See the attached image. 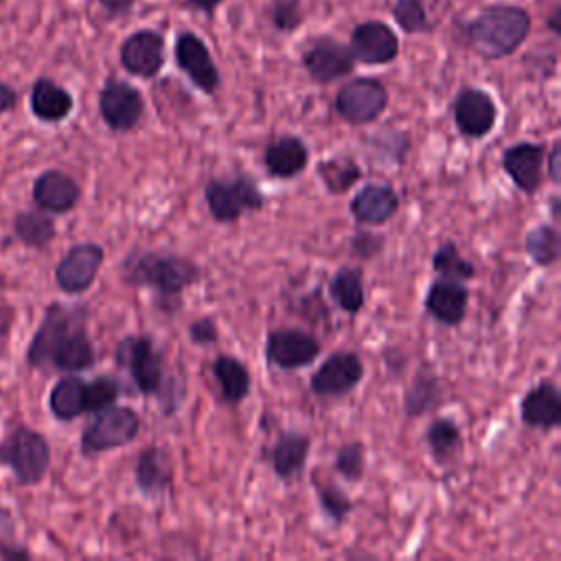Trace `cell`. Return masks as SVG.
<instances>
[{
	"mask_svg": "<svg viewBox=\"0 0 561 561\" xmlns=\"http://www.w3.org/2000/svg\"><path fill=\"white\" fill-rule=\"evenodd\" d=\"M524 248L528 252V256L541 265L548 267L552 263H557L559 254H561V237L559 230L552 224H539L535 226L526 237H524Z\"/></svg>",
	"mask_w": 561,
	"mask_h": 561,
	"instance_id": "d6a6232c",
	"label": "cell"
},
{
	"mask_svg": "<svg viewBox=\"0 0 561 561\" xmlns=\"http://www.w3.org/2000/svg\"><path fill=\"white\" fill-rule=\"evenodd\" d=\"M318 500H320V506L327 513V517L333 519L335 524L344 522V517L353 511L351 497L342 489H337L333 484L318 486Z\"/></svg>",
	"mask_w": 561,
	"mask_h": 561,
	"instance_id": "74e56055",
	"label": "cell"
},
{
	"mask_svg": "<svg viewBox=\"0 0 561 561\" xmlns=\"http://www.w3.org/2000/svg\"><path fill=\"white\" fill-rule=\"evenodd\" d=\"M0 465L13 471L18 484H37L50 467V445L44 434L26 425H18L0 443Z\"/></svg>",
	"mask_w": 561,
	"mask_h": 561,
	"instance_id": "277c9868",
	"label": "cell"
},
{
	"mask_svg": "<svg viewBox=\"0 0 561 561\" xmlns=\"http://www.w3.org/2000/svg\"><path fill=\"white\" fill-rule=\"evenodd\" d=\"M381 243H383V239L377 237V234H373V232H357V234L353 237V241H351V250H353L357 256L368 259V256H373V254H377V252L381 250Z\"/></svg>",
	"mask_w": 561,
	"mask_h": 561,
	"instance_id": "60d3db41",
	"label": "cell"
},
{
	"mask_svg": "<svg viewBox=\"0 0 561 561\" xmlns=\"http://www.w3.org/2000/svg\"><path fill=\"white\" fill-rule=\"evenodd\" d=\"M118 394L121 383L110 375H101L92 381H85V412H99L103 408L114 405Z\"/></svg>",
	"mask_w": 561,
	"mask_h": 561,
	"instance_id": "d590c367",
	"label": "cell"
},
{
	"mask_svg": "<svg viewBox=\"0 0 561 561\" xmlns=\"http://www.w3.org/2000/svg\"><path fill=\"white\" fill-rule=\"evenodd\" d=\"M121 272L125 283L151 287L160 298H178L199 278V267L184 256L140 250L123 261Z\"/></svg>",
	"mask_w": 561,
	"mask_h": 561,
	"instance_id": "3957f363",
	"label": "cell"
},
{
	"mask_svg": "<svg viewBox=\"0 0 561 561\" xmlns=\"http://www.w3.org/2000/svg\"><path fill=\"white\" fill-rule=\"evenodd\" d=\"M79 197V184L64 171L48 169L33 182V202L46 213H68L77 206Z\"/></svg>",
	"mask_w": 561,
	"mask_h": 561,
	"instance_id": "d6986e66",
	"label": "cell"
},
{
	"mask_svg": "<svg viewBox=\"0 0 561 561\" xmlns=\"http://www.w3.org/2000/svg\"><path fill=\"white\" fill-rule=\"evenodd\" d=\"M121 64L129 75L151 79L164 66V39L151 28L131 33L121 46Z\"/></svg>",
	"mask_w": 561,
	"mask_h": 561,
	"instance_id": "2e32d148",
	"label": "cell"
},
{
	"mask_svg": "<svg viewBox=\"0 0 561 561\" xmlns=\"http://www.w3.org/2000/svg\"><path fill=\"white\" fill-rule=\"evenodd\" d=\"M48 408L55 419L72 421L85 412V381L81 377H61L48 397Z\"/></svg>",
	"mask_w": 561,
	"mask_h": 561,
	"instance_id": "4316f807",
	"label": "cell"
},
{
	"mask_svg": "<svg viewBox=\"0 0 561 561\" xmlns=\"http://www.w3.org/2000/svg\"><path fill=\"white\" fill-rule=\"evenodd\" d=\"M134 478L145 495H160L173 482V462L169 454L162 447H147L140 451Z\"/></svg>",
	"mask_w": 561,
	"mask_h": 561,
	"instance_id": "cb8c5ba5",
	"label": "cell"
},
{
	"mask_svg": "<svg viewBox=\"0 0 561 561\" xmlns=\"http://www.w3.org/2000/svg\"><path fill=\"white\" fill-rule=\"evenodd\" d=\"M72 94L48 77H39L31 88V112L44 123H59L72 112Z\"/></svg>",
	"mask_w": 561,
	"mask_h": 561,
	"instance_id": "d4e9b609",
	"label": "cell"
},
{
	"mask_svg": "<svg viewBox=\"0 0 561 561\" xmlns=\"http://www.w3.org/2000/svg\"><path fill=\"white\" fill-rule=\"evenodd\" d=\"M26 359L33 368L53 366L61 373H79L94 364V346L85 333V309L53 302L28 344Z\"/></svg>",
	"mask_w": 561,
	"mask_h": 561,
	"instance_id": "6da1fadb",
	"label": "cell"
},
{
	"mask_svg": "<svg viewBox=\"0 0 561 561\" xmlns=\"http://www.w3.org/2000/svg\"><path fill=\"white\" fill-rule=\"evenodd\" d=\"M388 105V90L375 77H357L335 94L337 114L351 125H366L381 116Z\"/></svg>",
	"mask_w": 561,
	"mask_h": 561,
	"instance_id": "52a82bcc",
	"label": "cell"
},
{
	"mask_svg": "<svg viewBox=\"0 0 561 561\" xmlns=\"http://www.w3.org/2000/svg\"><path fill=\"white\" fill-rule=\"evenodd\" d=\"M213 375L219 381L221 388V397L228 403H239L250 394V370L245 368V364H241L237 357L232 355H219L213 362Z\"/></svg>",
	"mask_w": 561,
	"mask_h": 561,
	"instance_id": "83f0119b",
	"label": "cell"
},
{
	"mask_svg": "<svg viewBox=\"0 0 561 561\" xmlns=\"http://www.w3.org/2000/svg\"><path fill=\"white\" fill-rule=\"evenodd\" d=\"M335 469L351 482L362 480L364 476V445L353 440L337 449L335 454Z\"/></svg>",
	"mask_w": 561,
	"mask_h": 561,
	"instance_id": "f35d334b",
	"label": "cell"
},
{
	"mask_svg": "<svg viewBox=\"0 0 561 561\" xmlns=\"http://www.w3.org/2000/svg\"><path fill=\"white\" fill-rule=\"evenodd\" d=\"M15 103H18V94H15V90H13L11 85H7L4 81H0V114H2V112L13 110V107H15Z\"/></svg>",
	"mask_w": 561,
	"mask_h": 561,
	"instance_id": "ee69618b",
	"label": "cell"
},
{
	"mask_svg": "<svg viewBox=\"0 0 561 561\" xmlns=\"http://www.w3.org/2000/svg\"><path fill=\"white\" fill-rule=\"evenodd\" d=\"M309 162V149L300 136L285 134L270 140L263 149V164L270 175L291 180L305 171Z\"/></svg>",
	"mask_w": 561,
	"mask_h": 561,
	"instance_id": "44dd1931",
	"label": "cell"
},
{
	"mask_svg": "<svg viewBox=\"0 0 561 561\" xmlns=\"http://www.w3.org/2000/svg\"><path fill=\"white\" fill-rule=\"evenodd\" d=\"M559 162H561V145H559V140H554L550 147V153H548V173L554 184H559V180H561Z\"/></svg>",
	"mask_w": 561,
	"mask_h": 561,
	"instance_id": "7bdbcfd3",
	"label": "cell"
},
{
	"mask_svg": "<svg viewBox=\"0 0 561 561\" xmlns=\"http://www.w3.org/2000/svg\"><path fill=\"white\" fill-rule=\"evenodd\" d=\"M392 18L405 33H419L427 28V15L423 0H390Z\"/></svg>",
	"mask_w": 561,
	"mask_h": 561,
	"instance_id": "8d00e7d4",
	"label": "cell"
},
{
	"mask_svg": "<svg viewBox=\"0 0 561 561\" xmlns=\"http://www.w3.org/2000/svg\"><path fill=\"white\" fill-rule=\"evenodd\" d=\"M9 324H11V316L7 311H0V340L9 333Z\"/></svg>",
	"mask_w": 561,
	"mask_h": 561,
	"instance_id": "7dc6e473",
	"label": "cell"
},
{
	"mask_svg": "<svg viewBox=\"0 0 561 561\" xmlns=\"http://www.w3.org/2000/svg\"><path fill=\"white\" fill-rule=\"evenodd\" d=\"M364 377V364L353 351L329 355L311 375V390L320 397H340L351 392Z\"/></svg>",
	"mask_w": 561,
	"mask_h": 561,
	"instance_id": "7c38bea8",
	"label": "cell"
},
{
	"mask_svg": "<svg viewBox=\"0 0 561 561\" xmlns=\"http://www.w3.org/2000/svg\"><path fill=\"white\" fill-rule=\"evenodd\" d=\"M331 298L346 313H357L364 307V280L359 267H342L329 283Z\"/></svg>",
	"mask_w": 561,
	"mask_h": 561,
	"instance_id": "4dcf8cb0",
	"label": "cell"
},
{
	"mask_svg": "<svg viewBox=\"0 0 561 561\" xmlns=\"http://www.w3.org/2000/svg\"><path fill=\"white\" fill-rule=\"evenodd\" d=\"M309 436L302 432H283L274 447H272V467L274 473L283 480H291L296 476H300V471L305 469L307 456H309Z\"/></svg>",
	"mask_w": 561,
	"mask_h": 561,
	"instance_id": "484cf974",
	"label": "cell"
},
{
	"mask_svg": "<svg viewBox=\"0 0 561 561\" xmlns=\"http://www.w3.org/2000/svg\"><path fill=\"white\" fill-rule=\"evenodd\" d=\"M557 213H559V199L552 197V215H557Z\"/></svg>",
	"mask_w": 561,
	"mask_h": 561,
	"instance_id": "681fc988",
	"label": "cell"
},
{
	"mask_svg": "<svg viewBox=\"0 0 561 561\" xmlns=\"http://www.w3.org/2000/svg\"><path fill=\"white\" fill-rule=\"evenodd\" d=\"M13 234L28 248L42 250L55 239V221L53 217L37 208V210H20L13 217Z\"/></svg>",
	"mask_w": 561,
	"mask_h": 561,
	"instance_id": "f1b7e54d",
	"label": "cell"
},
{
	"mask_svg": "<svg viewBox=\"0 0 561 561\" xmlns=\"http://www.w3.org/2000/svg\"><path fill=\"white\" fill-rule=\"evenodd\" d=\"M557 18H559V11H554V15L550 18V28H552L554 33H559V22H557Z\"/></svg>",
	"mask_w": 561,
	"mask_h": 561,
	"instance_id": "c3c4849f",
	"label": "cell"
},
{
	"mask_svg": "<svg viewBox=\"0 0 561 561\" xmlns=\"http://www.w3.org/2000/svg\"><path fill=\"white\" fill-rule=\"evenodd\" d=\"M188 2H193L197 9H202V11H206V13H213L215 7H217L221 0H188Z\"/></svg>",
	"mask_w": 561,
	"mask_h": 561,
	"instance_id": "bcb514c9",
	"label": "cell"
},
{
	"mask_svg": "<svg viewBox=\"0 0 561 561\" xmlns=\"http://www.w3.org/2000/svg\"><path fill=\"white\" fill-rule=\"evenodd\" d=\"M543 158L546 147L541 142H517L504 149L502 169L522 193L535 195L541 186Z\"/></svg>",
	"mask_w": 561,
	"mask_h": 561,
	"instance_id": "ac0fdd59",
	"label": "cell"
},
{
	"mask_svg": "<svg viewBox=\"0 0 561 561\" xmlns=\"http://www.w3.org/2000/svg\"><path fill=\"white\" fill-rule=\"evenodd\" d=\"M320 355V342L300 329H276L267 335L265 357L272 366L294 370L311 364Z\"/></svg>",
	"mask_w": 561,
	"mask_h": 561,
	"instance_id": "8fae6325",
	"label": "cell"
},
{
	"mask_svg": "<svg viewBox=\"0 0 561 561\" xmlns=\"http://www.w3.org/2000/svg\"><path fill=\"white\" fill-rule=\"evenodd\" d=\"M427 445L430 451L434 456L436 462L447 465L451 460H456L462 451V434L456 421L451 419H436L432 421V425L427 427Z\"/></svg>",
	"mask_w": 561,
	"mask_h": 561,
	"instance_id": "f546056e",
	"label": "cell"
},
{
	"mask_svg": "<svg viewBox=\"0 0 561 561\" xmlns=\"http://www.w3.org/2000/svg\"><path fill=\"white\" fill-rule=\"evenodd\" d=\"M305 70L318 83H331L340 77H346L355 68V57L348 46L322 37L316 39L302 55Z\"/></svg>",
	"mask_w": 561,
	"mask_h": 561,
	"instance_id": "e0dca14e",
	"label": "cell"
},
{
	"mask_svg": "<svg viewBox=\"0 0 561 561\" xmlns=\"http://www.w3.org/2000/svg\"><path fill=\"white\" fill-rule=\"evenodd\" d=\"M188 331H191V340L193 342H197V344H210V342H215L217 340V327H215V320L213 318H199V320H195L191 327H188Z\"/></svg>",
	"mask_w": 561,
	"mask_h": 561,
	"instance_id": "b9f144b4",
	"label": "cell"
},
{
	"mask_svg": "<svg viewBox=\"0 0 561 561\" xmlns=\"http://www.w3.org/2000/svg\"><path fill=\"white\" fill-rule=\"evenodd\" d=\"M399 210V195L390 184H368L351 199L355 221L364 226L386 224Z\"/></svg>",
	"mask_w": 561,
	"mask_h": 561,
	"instance_id": "603a6c76",
	"label": "cell"
},
{
	"mask_svg": "<svg viewBox=\"0 0 561 561\" xmlns=\"http://www.w3.org/2000/svg\"><path fill=\"white\" fill-rule=\"evenodd\" d=\"M454 123L458 131L467 138H482L486 136L497 118V107L491 99L480 88H465L458 92L454 101Z\"/></svg>",
	"mask_w": 561,
	"mask_h": 561,
	"instance_id": "4fadbf2b",
	"label": "cell"
},
{
	"mask_svg": "<svg viewBox=\"0 0 561 561\" xmlns=\"http://www.w3.org/2000/svg\"><path fill=\"white\" fill-rule=\"evenodd\" d=\"M519 416L530 427H541V430L559 427L561 392L554 386V381L543 379L535 388H530L519 403Z\"/></svg>",
	"mask_w": 561,
	"mask_h": 561,
	"instance_id": "7402d4cb",
	"label": "cell"
},
{
	"mask_svg": "<svg viewBox=\"0 0 561 561\" xmlns=\"http://www.w3.org/2000/svg\"><path fill=\"white\" fill-rule=\"evenodd\" d=\"M348 48L357 61L366 66H379L397 57L399 39L386 22L368 20L353 28Z\"/></svg>",
	"mask_w": 561,
	"mask_h": 561,
	"instance_id": "5bb4252c",
	"label": "cell"
},
{
	"mask_svg": "<svg viewBox=\"0 0 561 561\" xmlns=\"http://www.w3.org/2000/svg\"><path fill=\"white\" fill-rule=\"evenodd\" d=\"M270 15L278 31H291L300 22V4L298 0H274Z\"/></svg>",
	"mask_w": 561,
	"mask_h": 561,
	"instance_id": "ab89813d",
	"label": "cell"
},
{
	"mask_svg": "<svg viewBox=\"0 0 561 561\" xmlns=\"http://www.w3.org/2000/svg\"><path fill=\"white\" fill-rule=\"evenodd\" d=\"M116 362L123 366L142 394H158L162 388V359L147 335H129L116 346Z\"/></svg>",
	"mask_w": 561,
	"mask_h": 561,
	"instance_id": "ba28073f",
	"label": "cell"
},
{
	"mask_svg": "<svg viewBox=\"0 0 561 561\" xmlns=\"http://www.w3.org/2000/svg\"><path fill=\"white\" fill-rule=\"evenodd\" d=\"M204 199L210 215L221 224L237 221L243 210H259L265 204L261 188L250 175H237L234 180H208L204 186Z\"/></svg>",
	"mask_w": 561,
	"mask_h": 561,
	"instance_id": "8992f818",
	"label": "cell"
},
{
	"mask_svg": "<svg viewBox=\"0 0 561 561\" xmlns=\"http://www.w3.org/2000/svg\"><path fill=\"white\" fill-rule=\"evenodd\" d=\"M469 305V289L460 280L440 278L434 280L425 296L427 313L440 324L456 327L462 322Z\"/></svg>",
	"mask_w": 561,
	"mask_h": 561,
	"instance_id": "ffe728a7",
	"label": "cell"
},
{
	"mask_svg": "<svg viewBox=\"0 0 561 561\" xmlns=\"http://www.w3.org/2000/svg\"><path fill=\"white\" fill-rule=\"evenodd\" d=\"M440 399V388H438V379L432 373H419L414 383L408 388L405 392V412L410 416H419L423 412H427L430 408H434Z\"/></svg>",
	"mask_w": 561,
	"mask_h": 561,
	"instance_id": "e575fe53",
	"label": "cell"
},
{
	"mask_svg": "<svg viewBox=\"0 0 561 561\" xmlns=\"http://www.w3.org/2000/svg\"><path fill=\"white\" fill-rule=\"evenodd\" d=\"M145 112V101L140 92L121 79H107L99 92V114L103 123L114 131L134 129Z\"/></svg>",
	"mask_w": 561,
	"mask_h": 561,
	"instance_id": "9c48e42d",
	"label": "cell"
},
{
	"mask_svg": "<svg viewBox=\"0 0 561 561\" xmlns=\"http://www.w3.org/2000/svg\"><path fill=\"white\" fill-rule=\"evenodd\" d=\"M530 33V15L515 4H493L480 11L467 26L471 48L484 59H502L515 53Z\"/></svg>",
	"mask_w": 561,
	"mask_h": 561,
	"instance_id": "7a4b0ae2",
	"label": "cell"
},
{
	"mask_svg": "<svg viewBox=\"0 0 561 561\" xmlns=\"http://www.w3.org/2000/svg\"><path fill=\"white\" fill-rule=\"evenodd\" d=\"M432 267L440 274V278H451V280H469L476 276V267L471 261L462 259L454 241H445L438 245L432 254Z\"/></svg>",
	"mask_w": 561,
	"mask_h": 561,
	"instance_id": "836d02e7",
	"label": "cell"
},
{
	"mask_svg": "<svg viewBox=\"0 0 561 561\" xmlns=\"http://www.w3.org/2000/svg\"><path fill=\"white\" fill-rule=\"evenodd\" d=\"M99 2L110 15H125L134 4V0H99Z\"/></svg>",
	"mask_w": 561,
	"mask_h": 561,
	"instance_id": "f6af8a7d",
	"label": "cell"
},
{
	"mask_svg": "<svg viewBox=\"0 0 561 561\" xmlns=\"http://www.w3.org/2000/svg\"><path fill=\"white\" fill-rule=\"evenodd\" d=\"M140 430V419L131 408L110 405L96 412V416L81 432V454L94 456L136 438Z\"/></svg>",
	"mask_w": 561,
	"mask_h": 561,
	"instance_id": "5b68a950",
	"label": "cell"
},
{
	"mask_svg": "<svg viewBox=\"0 0 561 561\" xmlns=\"http://www.w3.org/2000/svg\"><path fill=\"white\" fill-rule=\"evenodd\" d=\"M318 173H320L327 191L333 195L346 193L362 178L359 164L348 156H335V158L322 160L318 164Z\"/></svg>",
	"mask_w": 561,
	"mask_h": 561,
	"instance_id": "1f68e13d",
	"label": "cell"
},
{
	"mask_svg": "<svg viewBox=\"0 0 561 561\" xmlns=\"http://www.w3.org/2000/svg\"><path fill=\"white\" fill-rule=\"evenodd\" d=\"M175 64L180 70L206 94H213L219 88V70L195 33H180L175 39Z\"/></svg>",
	"mask_w": 561,
	"mask_h": 561,
	"instance_id": "9a60e30c",
	"label": "cell"
},
{
	"mask_svg": "<svg viewBox=\"0 0 561 561\" xmlns=\"http://www.w3.org/2000/svg\"><path fill=\"white\" fill-rule=\"evenodd\" d=\"M105 252L99 243H75L55 265V280L66 294H83L96 280Z\"/></svg>",
	"mask_w": 561,
	"mask_h": 561,
	"instance_id": "30bf717a",
	"label": "cell"
}]
</instances>
